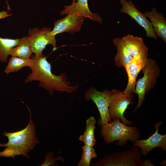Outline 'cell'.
I'll use <instances>...</instances> for the list:
<instances>
[{
    "label": "cell",
    "mask_w": 166,
    "mask_h": 166,
    "mask_svg": "<svg viewBox=\"0 0 166 166\" xmlns=\"http://www.w3.org/2000/svg\"><path fill=\"white\" fill-rule=\"evenodd\" d=\"M30 58L32 60V65L30 67L31 72L25 80L26 83L39 81V87L47 90L51 96L54 91L69 93L76 91L78 86H71L65 73L56 75L52 73L50 64L44 54H34Z\"/></svg>",
    "instance_id": "1"
},
{
    "label": "cell",
    "mask_w": 166,
    "mask_h": 166,
    "mask_svg": "<svg viewBox=\"0 0 166 166\" xmlns=\"http://www.w3.org/2000/svg\"><path fill=\"white\" fill-rule=\"evenodd\" d=\"M31 117L30 114L29 123L24 128L14 132H4L3 135L7 137L8 142L4 150L0 152V157L14 158L16 156L22 155L30 158L28 155L30 151L39 143Z\"/></svg>",
    "instance_id": "2"
},
{
    "label": "cell",
    "mask_w": 166,
    "mask_h": 166,
    "mask_svg": "<svg viewBox=\"0 0 166 166\" xmlns=\"http://www.w3.org/2000/svg\"><path fill=\"white\" fill-rule=\"evenodd\" d=\"M113 42L117 49L114 61L119 67L125 68L134 57L148 51L143 39L131 34L115 38Z\"/></svg>",
    "instance_id": "3"
},
{
    "label": "cell",
    "mask_w": 166,
    "mask_h": 166,
    "mask_svg": "<svg viewBox=\"0 0 166 166\" xmlns=\"http://www.w3.org/2000/svg\"><path fill=\"white\" fill-rule=\"evenodd\" d=\"M100 134L107 144L118 140L115 144L122 146L127 141L134 142L140 136L138 128L135 126H130L123 124L120 120H113L102 125Z\"/></svg>",
    "instance_id": "4"
},
{
    "label": "cell",
    "mask_w": 166,
    "mask_h": 166,
    "mask_svg": "<svg viewBox=\"0 0 166 166\" xmlns=\"http://www.w3.org/2000/svg\"><path fill=\"white\" fill-rule=\"evenodd\" d=\"M139 148L134 146L127 151L114 152L105 155L97 161L91 164L95 166H144V161Z\"/></svg>",
    "instance_id": "5"
},
{
    "label": "cell",
    "mask_w": 166,
    "mask_h": 166,
    "mask_svg": "<svg viewBox=\"0 0 166 166\" xmlns=\"http://www.w3.org/2000/svg\"><path fill=\"white\" fill-rule=\"evenodd\" d=\"M142 70L144 76L138 80L136 84L134 93L138 95V101L133 113L142 104L146 94L155 85L160 73V69L156 62L151 58H148L146 65Z\"/></svg>",
    "instance_id": "6"
},
{
    "label": "cell",
    "mask_w": 166,
    "mask_h": 166,
    "mask_svg": "<svg viewBox=\"0 0 166 166\" xmlns=\"http://www.w3.org/2000/svg\"><path fill=\"white\" fill-rule=\"evenodd\" d=\"M133 104L132 94H123L122 92L115 89L110 91L109 111L110 119H119L126 125L132 124V122L128 120L124 114L128 105Z\"/></svg>",
    "instance_id": "7"
},
{
    "label": "cell",
    "mask_w": 166,
    "mask_h": 166,
    "mask_svg": "<svg viewBox=\"0 0 166 166\" xmlns=\"http://www.w3.org/2000/svg\"><path fill=\"white\" fill-rule=\"evenodd\" d=\"M51 29L44 27L41 29L38 28L30 29L28 30V39L32 53L40 55L47 45H51L53 50L57 49L55 36L50 33Z\"/></svg>",
    "instance_id": "8"
},
{
    "label": "cell",
    "mask_w": 166,
    "mask_h": 166,
    "mask_svg": "<svg viewBox=\"0 0 166 166\" xmlns=\"http://www.w3.org/2000/svg\"><path fill=\"white\" fill-rule=\"evenodd\" d=\"M110 95V91L105 90L101 92L91 87L86 92L84 97L86 101H92L97 106L100 115L97 124L101 126L111 121L109 111Z\"/></svg>",
    "instance_id": "9"
},
{
    "label": "cell",
    "mask_w": 166,
    "mask_h": 166,
    "mask_svg": "<svg viewBox=\"0 0 166 166\" xmlns=\"http://www.w3.org/2000/svg\"><path fill=\"white\" fill-rule=\"evenodd\" d=\"M148 51L134 57L124 68L128 77L126 88L122 92L123 94H132L134 93L136 79L139 72L146 65L148 60Z\"/></svg>",
    "instance_id": "10"
},
{
    "label": "cell",
    "mask_w": 166,
    "mask_h": 166,
    "mask_svg": "<svg viewBox=\"0 0 166 166\" xmlns=\"http://www.w3.org/2000/svg\"><path fill=\"white\" fill-rule=\"evenodd\" d=\"M122 6L120 12L128 15L146 32V36L157 39V36L150 22L144 14L141 13L136 8L131 0H120Z\"/></svg>",
    "instance_id": "11"
},
{
    "label": "cell",
    "mask_w": 166,
    "mask_h": 166,
    "mask_svg": "<svg viewBox=\"0 0 166 166\" xmlns=\"http://www.w3.org/2000/svg\"><path fill=\"white\" fill-rule=\"evenodd\" d=\"M84 22V18L74 14H68L64 18L56 21L50 31L54 36L66 32L73 34L79 31Z\"/></svg>",
    "instance_id": "12"
},
{
    "label": "cell",
    "mask_w": 166,
    "mask_h": 166,
    "mask_svg": "<svg viewBox=\"0 0 166 166\" xmlns=\"http://www.w3.org/2000/svg\"><path fill=\"white\" fill-rule=\"evenodd\" d=\"M162 121L157 123L155 125L156 131L147 139L137 140L133 143V145L137 146L141 149L142 155L146 156L152 150L160 147L164 151H166V135H161L158 132V129Z\"/></svg>",
    "instance_id": "13"
},
{
    "label": "cell",
    "mask_w": 166,
    "mask_h": 166,
    "mask_svg": "<svg viewBox=\"0 0 166 166\" xmlns=\"http://www.w3.org/2000/svg\"><path fill=\"white\" fill-rule=\"evenodd\" d=\"M64 9L60 12L61 15L68 14H74L84 18H87L100 24L102 23V18L98 14L93 13L89 10L88 0L73 1L72 4L65 6Z\"/></svg>",
    "instance_id": "14"
},
{
    "label": "cell",
    "mask_w": 166,
    "mask_h": 166,
    "mask_svg": "<svg viewBox=\"0 0 166 166\" xmlns=\"http://www.w3.org/2000/svg\"><path fill=\"white\" fill-rule=\"evenodd\" d=\"M144 14L148 18L157 37L166 42V20L165 17L160 13L155 7L151 11L145 12Z\"/></svg>",
    "instance_id": "15"
},
{
    "label": "cell",
    "mask_w": 166,
    "mask_h": 166,
    "mask_svg": "<svg viewBox=\"0 0 166 166\" xmlns=\"http://www.w3.org/2000/svg\"><path fill=\"white\" fill-rule=\"evenodd\" d=\"M32 52L28 36L20 38L19 44L10 50V55L23 58H30Z\"/></svg>",
    "instance_id": "16"
},
{
    "label": "cell",
    "mask_w": 166,
    "mask_h": 166,
    "mask_svg": "<svg viewBox=\"0 0 166 166\" xmlns=\"http://www.w3.org/2000/svg\"><path fill=\"white\" fill-rule=\"evenodd\" d=\"M96 124V120L93 117H90L87 120L85 130L79 138L85 144L93 146L96 144L97 142L94 136Z\"/></svg>",
    "instance_id": "17"
},
{
    "label": "cell",
    "mask_w": 166,
    "mask_h": 166,
    "mask_svg": "<svg viewBox=\"0 0 166 166\" xmlns=\"http://www.w3.org/2000/svg\"><path fill=\"white\" fill-rule=\"evenodd\" d=\"M32 65V60L30 58L25 59L14 56L9 59L4 72L8 74L18 71L25 67H30Z\"/></svg>",
    "instance_id": "18"
},
{
    "label": "cell",
    "mask_w": 166,
    "mask_h": 166,
    "mask_svg": "<svg viewBox=\"0 0 166 166\" xmlns=\"http://www.w3.org/2000/svg\"><path fill=\"white\" fill-rule=\"evenodd\" d=\"M20 38L12 39L0 37V61L6 63L11 50L19 44Z\"/></svg>",
    "instance_id": "19"
},
{
    "label": "cell",
    "mask_w": 166,
    "mask_h": 166,
    "mask_svg": "<svg viewBox=\"0 0 166 166\" xmlns=\"http://www.w3.org/2000/svg\"><path fill=\"white\" fill-rule=\"evenodd\" d=\"M81 158L78 164V166H89L91 160L96 158L97 154L93 146L85 144L81 148Z\"/></svg>",
    "instance_id": "20"
},
{
    "label": "cell",
    "mask_w": 166,
    "mask_h": 166,
    "mask_svg": "<svg viewBox=\"0 0 166 166\" xmlns=\"http://www.w3.org/2000/svg\"><path fill=\"white\" fill-rule=\"evenodd\" d=\"M57 160H61L63 163H64V158L60 156L55 158L54 157L53 152H49L46 154L44 162L39 166H58L57 164L55 162V161Z\"/></svg>",
    "instance_id": "21"
},
{
    "label": "cell",
    "mask_w": 166,
    "mask_h": 166,
    "mask_svg": "<svg viewBox=\"0 0 166 166\" xmlns=\"http://www.w3.org/2000/svg\"><path fill=\"white\" fill-rule=\"evenodd\" d=\"M12 15L11 13L9 12L3 11L0 12V19H4L10 17Z\"/></svg>",
    "instance_id": "22"
},
{
    "label": "cell",
    "mask_w": 166,
    "mask_h": 166,
    "mask_svg": "<svg viewBox=\"0 0 166 166\" xmlns=\"http://www.w3.org/2000/svg\"><path fill=\"white\" fill-rule=\"evenodd\" d=\"M6 0V3L7 5V8L8 10H10V7L7 2V0Z\"/></svg>",
    "instance_id": "23"
},
{
    "label": "cell",
    "mask_w": 166,
    "mask_h": 166,
    "mask_svg": "<svg viewBox=\"0 0 166 166\" xmlns=\"http://www.w3.org/2000/svg\"><path fill=\"white\" fill-rule=\"evenodd\" d=\"M6 143H0V147H6Z\"/></svg>",
    "instance_id": "24"
},
{
    "label": "cell",
    "mask_w": 166,
    "mask_h": 166,
    "mask_svg": "<svg viewBox=\"0 0 166 166\" xmlns=\"http://www.w3.org/2000/svg\"><path fill=\"white\" fill-rule=\"evenodd\" d=\"M76 0H73V1H76Z\"/></svg>",
    "instance_id": "25"
}]
</instances>
